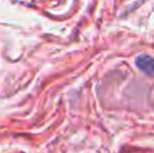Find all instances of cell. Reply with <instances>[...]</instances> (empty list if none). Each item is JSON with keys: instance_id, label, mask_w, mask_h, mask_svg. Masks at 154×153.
Returning <instances> with one entry per match:
<instances>
[{"instance_id": "obj_1", "label": "cell", "mask_w": 154, "mask_h": 153, "mask_svg": "<svg viewBox=\"0 0 154 153\" xmlns=\"http://www.w3.org/2000/svg\"><path fill=\"white\" fill-rule=\"evenodd\" d=\"M137 67L147 75L154 76V58L150 56H139L137 58Z\"/></svg>"}]
</instances>
